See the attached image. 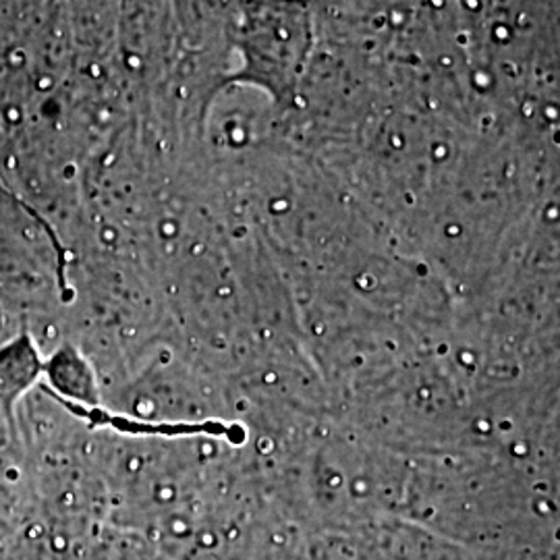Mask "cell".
<instances>
[{
    "mask_svg": "<svg viewBox=\"0 0 560 560\" xmlns=\"http://www.w3.org/2000/svg\"><path fill=\"white\" fill-rule=\"evenodd\" d=\"M44 365L36 342L27 332L0 347V407L11 428L18 400L40 381Z\"/></svg>",
    "mask_w": 560,
    "mask_h": 560,
    "instance_id": "6da1fadb",
    "label": "cell"
},
{
    "mask_svg": "<svg viewBox=\"0 0 560 560\" xmlns=\"http://www.w3.org/2000/svg\"><path fill=\"white\" fill-rule=\"evenodd\" d=\"M44 374L57 390V399L80 400L83 405L94 407L98 402L96 378L88 361L71 347H62L50 361L44 365Z\"/></svg>",
    "mask_w": 560,
    "mask_h": 560,
    "instance_id": "7a4b0ae2",
    "label": "cell"
},
{
    "mask_svg": "<svg viewBox=\"0 0 560 560\" xmlns=\"http://www.w3.org/2000/svg\"><path fill=\"white\" fill-rule=\"evenodd\" d=\"M71 413H75V416H81V418H90V423L92 425H113V428H117V430H122V432H127V434H166V436H180V434H214V436H226L229 441L237 442L231 434H235L240 441H243V430L241 428H226V425H222V423H198V425H194V423H152V425H148V423H141V421L133 420H125V418H119V416H108V413H104L102 409H96V407H90V409H85V407H81V405H75L73 400H62L59 399Z\"/></svg>",
    "mask_w": 560,
    "mask_h": 560,
    "instance_id": "3957f363",
    "label": "cell"
}]
</instances>
